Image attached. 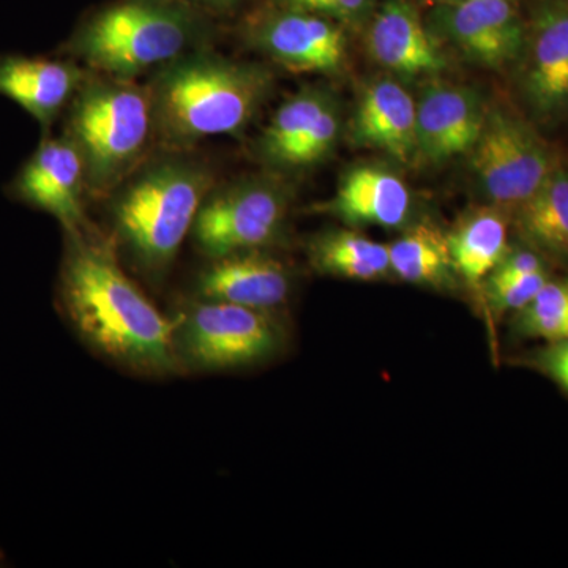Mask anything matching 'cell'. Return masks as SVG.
<instances>
[{
    "instance_id": "1",
    "label": "cell",
    "mask_w": 568,
    "mask_h": 568,
    "mask_svg": "<svg viewBox=\"0 0 568 568\" xmlns=\"http://www.w3.org/2000/svg\"><path fill=\"white\" fill-rule=\"evenodd\" d=\"M59 302L78 338L130 375H182L173 321L125 274L111 237L93 224L63 233Z\"/></svg>"
},
{
    "instance_id": "2",
    "label": "cell",
    "mask_w": 568,
    "mask_h": 568,
    "mask_svg": "<svg viewBox=\"0 0 568 568\" xmlns=\"http://www.w3.org/2000/svg\"><path fill=\"white\" fill-rule=\"evenodd\" d=\"M156 142L190 151L216 136H241L274 92L275 77L263 63L235 61L200 48L149 77Z\"/></svg>"
},
{
    "instance_id": "3",
    "label": "cell",
    "mask_w": 568,
    "mask_h": 568,
    "mask_svg": "<svg viewBox=\"0 0 568 568\" xmlns=\"http://www.w3.org/2000/svg\"><path fill=\"white\" fill-rule=\"evenodd\" d=\"M215 183L211 164L189 151L149 156L108 196L115 250L149 282L162 283Z\"/></svg>"
},
{
    "instance_id": "4",
    "label": "cell",
    "mask_w": 568,
    "mask_h": 568,
    "mask_svg": "<svg viewBox=\"0 0 568 568\" xmlns=\"http://www.w3.org/2000/svg\"><path fill=\"white\" fill-rule=\"evenodd\" d=\"M205 47L207 29L181 3L119 0L82 22L63 50L91 73L138 81Z\"/></svg>"
},
{
    "instance_id": "5",
    "label": "cell",
    "mask_w": 568,
    "mask_h": 568,
    "mask_svg": "<svg viewBox=\"0 0 568 568\" xmlns=\"http://www.w3.org/2000/svg\"><path fill=\"white\" fill-rule=\"evenodd\" d=\"M63 134L81 153L89 194L110 196L156 142L148 84L89 74L65 112Z\"/></svg>"
},
{
    "instance_id": "6",
    "label": "cell",
    "mask_w": 568,
    "mask_h": 568,
    "mask_svg": "<svg viewBox=\"0 0 568 568\" xmlns=\"http://www.w3.org/2000/svg\"><path fill=\"white\" fill-rule=\"evenodd\" d=\"M183 373H226L272 361L287 343L278 312L192 297L173 316Z\"/></svg>"
},
{
    "instance_id": "7",
    "label": "cell",
    "mask_w": 568,
    "mask_h": 568,
    "mask_svg": "<svg viewBox=\"0 0 568 568\" xmlns=\"http://www.w3.org/2000/svg\"><path fill=\"white\" fill-rule=\"evenodd\" d=\"M293 201L286 178L271 171L215 183L193 224L194 246L207 260L268 250L286 233Z\"/></svg>"
},
{
    "instance_id": "8",
    "label": "cell",
    "mask_w": 568,
    "mask_h": 568,
    "mask_svg": "<svg viewBox=\"0 0 568 568\" xmlns=\"http://www.w3.org/2000/svg\"><path fill=\"white\" fill-rule=\"evenodd\" d=\"M470 155V171L487 204L517 212L556 170L545 142L504 108H487L484 129Z\"/></svg>"
},
{
    "instance_id": "9",
    "label": "cell",
    "mask_w": 568,
    "mask_h": 568,
    "mask_svg": "<svg viewBox=\"0 0 568 568\" xmlns=\"http://www.w3.org/2000/svg\"><path fill=\"white\" fill-rule=\"evenodd\" d=\"M245 41L276 65L295 73H338L347 58L346 33L339 22L293 7L250 22Z\"/></svg>"
},
{
    "instance_id": "10",
    "label": "cell",
    "mask_w": 568,
    "mask_h": 568,
    "mask_svg": "<svg viewBox=\"0 0 568 568\" xmlns=\"http://www.w3.org/2000/svg\"><path fill=\"white\" fill-rule=\"evenodd\" d=\"M426 24L440 43L485 69L510 65L525 50V24L511 0L437 3Z\"/></svg>"
},
{
    "instance_id": "11",
    "label": "cell",
    "mask_w": 568,
    "mask_h": 568,
    "mask_svg": "<svg viewBox=\"0 0 568 568\" xmlns=\"http://www.w3.org/2000/svg\"><path fill=\"white\" fill-rule=\"evenodd\" d=\"M88 193L81 153L65 134H44L39 148L10 183L14 200L50 213L61 223L63 233L92 224L84 209Z\"/></svg>"
},
{
    "instance_id": "12",
    "label": "cell",
    "mask_w": 568,
    "mask_h": 568,
    "mask_svg": "<svg viewBox=\"0 0 568 568\" xmlns=\"http://www.w3.org/2000/svg\"><path fill=\"white\" fill-rule=\"evenodd\" d=\"M487 108L469 85L428 82L417 99V159L443 164L469 155L484 129Z\"/></svg>"
},
{
    "instance_id": "13",
    "label": "cell",
    "mask_w": 568,
    "mask_h": 568,
    "mask_svg": "<svg viewBox=\"0 0 568 568\" xmlns=\"http://www.w3.org/2000/svg\"><path fill=\"white\" fill-rule=\"evenodd\" d=\"M312 212L334 216L349 227L406 230L414 223L413 192L387 164L357 163L339 178L334 196L313 205Z\"/></svg>"
},
{
    "instance_id": "14",
    "label": "cell",
    "mask_w": 568,
    "mask_h": 568,
    "mask_svg": "<svg viewBox=\"0 0 568 568\" xmlns=\"http://www.w3.org/2000/svg\"><path fill=\"white\" fill-rule=\"evenodd\" d=\"M193 290V297L280 312L293 295L294 275L268 250H250L207 260Z\"/></svg>"
},
{
    "instance_id": "15",
    "label": "cell",
    "mask_w": 568,
    "mask_h": 568,
    "mask_svg": "<svg viewBox=\"0 0 568 568\" xmlns=\"http://www.w3.org/2000/svg\"><path fill=\"white\" fill-rule=\"evenodd\" d=\"M521 55L523 97L538 118H555L568 108V0L538 7Z\"/></svg>"
},
{
    "instance_id": "16",
    "label": "cell",
    "mask_w": 568,
    "mask_h": 568,
    "mask_svg": "<svg viewBox=\"0 0 568 568\" xmlns=\"http://www.w3.org/2000/svg\"><path fill=\"white\" fill-rule=\"evenodd\" d=\"M369 58L402 80L433 78L447 69L443 43L409 0H386L369 22Z\"/></svg>"
},
{
    "instance_id": "17",
    "label": "cell",
    "mask_w": 568,
    "mask_h": 568,
    "mask_svg": "<svg viewBox=\"0 0 568 568\" xmlns=\"http://www.w3.org/2000/svg\"><path fill=\"white\" fill-rule=\"evenodd\" d=\"M354 148L372 149L407 164L417 160V100L395 77L362 89L347 125Z\"/></svg>"
},
{
    "instance_id": "18",
    "label": "cell",
    "mask_w": 568,
    "mask_h": 568,
    "mask_svg": "<svg viewBox=\"0 0 568 568\" xmlns=\"http://www.w3.org/2000/svg\"><path fill=\"white\" fill-rule=\"evenodd\" d=\"M89 74L91 71L73 59L0 55V95L17 103L50 134Z\"/></svg>"
},
{
    "instance_id": "19",
    "label": "cell",
    "mask_w": 568,
    "mask_h": 568,
    "mask_svg": "<svg viewBox=\"0 0 568 568\" xmlns=\"http://www.w3.org/2000/svg\"><path fill=\"white\" fill-rule=\"evenodd\" d=\"M455 271L463 282L480 290L508 250V213L495 205L466 212L447 233Z\"/></svg>"
},
{
    "instance_id": "20",
    "label": "cell",
    "mask_w": 568,
    "mask_h": 568,
    "mask_svg": "<svg viewBox=\"0 0 568 568\" xmlns=\"http://www.w3.org/2000/svg\"><path fill=\"white\" fill-rule=\"evenodd\" d=\"M334 97L324 85H304L280 104L256 141V155L265 170L290 175L295 153Z\"/></svg>"
},
{
    "instance_id": "21",
    "label": "cell",
    "mask_w": 568,
    "mask_h": 568,
    "mask_svg": "<svg viewBox=\"0 0 568 568\" xmlns=\"http://www.w3.org/2000/svg\"><path fill=\"white\" fill-rule=\"evenodd\" d=\"M387 246L392 275L396 278L437 291L457 287L459 276L447 233L435 223L414 222Z\"/></svg>"
},
{
    "instance_id": "22",
    "label": "cell",
    "mask_w": 568,
    "mask_h": 568,
    "mask_svg": "<svg viewBox=\"0 0 568 568\" xmlns=\"http://www.w3.org/2000/svg\"><path fill=\"white\" fill-rule=\"evenodd\" d=\"M308 261L317 274L377 282L392 275L388 246L351 230H328L308 242Z\"/></svg>"
},
{
    "instance_id": "23",
    "label": "cell",
    "mask_w": 568,
    "mask_h": 568,
    "mask_svg": "<svg viewBox=\"0 0 568 568\" xmlns=\"http://www.w3.org/2000/svg\"><path fill=\"white\" fill-rule=\"evenodd\" d=\"M521 237L540 254L568 261V171L556 168L515 212Z\"/></svg>"
},
{
    "instance_id": "24",
    "label": "cell",
    "mask_w": 568,
    "mask_h": 568,
    "mask_svg": "<svg viewBox=\"0 0 568 568\" xmlns=\"http://www.w3.org/2000/svg\"><path fill=\"white\" fill-rule=\"evenodd\" d=\"M511 331L521 339L549 343L568 336V278H549L525 308L511 316Z\"/></svg>"
},
{
    "instance_id": "25",
    "label": "cell",
    "mask_w": 568,
    "mask_h": 568,
    "mask_svg": "<svg viewBox=\"0 0 568 568\" xmlns=\"http://www.w3.org/2000/svg\"><path fill=\"white\" fill-rule=\"evenodd\" d=\"M343 132V111L339 100L327 103L317 119L315 129L306 136L304 144L295 153L290 174L304 173L306 170L325 162L334 153Z\"/></svg>"
},
{
    "instance_id": "26",
    "label": "cell",
    "mask_w": 568,
    "mask_h": 568,
    "mask_svg": "<svg viewBox=\"0 0 568 568\" xmlns=\"http://www.w3.org/2000/svg\"><path fill=\"white\" fill-rule=\"evenodd\" d=\"M549 280L548 271L521 276L488 275L481 283V293L489 310L496 315L517 313L536 297Z\"/></svg>"
},
{
    "instance_id": "27",
    "label": "cell",
    "mask_w": 568,
    "mask_h": 568,
    "mask_svg": "<svg viewBox=\"0 0 568 568\" xmlns=\"http://www.w3.org/2000/svg\"><path fill=\"white\" fill-rule=\"evenodd\" d=\"M519 361L549 377L568 396V336L545 343Z\"/></svg>"
},
{
    "instance_id": "28",
    "label": "cell",
    "mask_w": 568,
    "mask_h": 568,
    "mask_svg": "<svg viewBox=\"0 0 568 568\" xmlns=\"http://www.w3.org/2000/svg\"><path fill=\"white\" fill-rule=\"evenodd\" d=\"M373 2L375 0H304L301 6L293 9L315 11L336 22L357 26L365 20L366 14L372 10Z\"/></svg>"
},
{
    "instance_id": "29",
    "label": "cell",
    "mask_w": 568,
    "mask_h": 568,
    "mask_svg": "<svg viewBox=\"0 0 568 568\" xmlns=\"http://www.w3.org/2000/svg\"><path fill=\"white\" fill-rule=\"evenodd\" d=\"M547 271L541 254L534 248L525 246H508L500 263L497 264L493 275L499 276H521L536 274V272ZM489 274V275H491Z\"/></svg>"
},
{
    "instance_id": "30",
    "label": "cell",
    "mask_w": 568,
    "mask_h": 568,
    "mask_svg": "<svg viewBox=\"0 0 568 568\" xmlns=\"http://www.w3.org/2000/svg\"><path fill=\"white\" fill-rule=\"evenodd\" d=\"M201 2L209 3V6L213 7H230L233 6L235 0H201Z\"/></svg>"
},
{
    "instance_id": "31",
    "label": "cell",
    "mask_w": 568,
    "mask_h": 568,
    "mask_svg": "<svg viewBox=\"0 0 568 568\" xmlns=\"http://www.w3.org/2000/svg\"><path fill=\"white\" fill-rule=\"evenodd\" d=\"M437 3H444V2H455V0H435Z\"/></svg>"
}]
</instances>
